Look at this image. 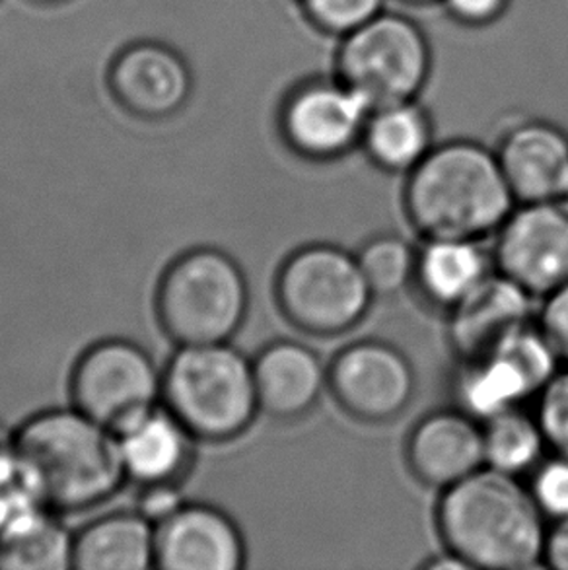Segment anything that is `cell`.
<instances>
[{
	"label": "cell",
	"instance_id": "22",
	"mask_svg": "<svg viewBox=\"0 0 568 570\" xmlns=\"http://www.w3.org/2000/svg\"><path fill=\"white\" fill-rule=\"evenodd\" d=\"M156 567V525L140 512H114L75 535V570H148Z\"/></svg>",
	"mask_w": 568,
	"mask_h": 570
},
{
	"label": "cell",
	"instance_id": "30",
	"mask_svg": "<svg viewBox=\"0 0 568 570\" xmlns=\"http://www.w3.org/2000/svg\"><path fill=\"white\" fill-rule=\"evenodd\" d=\"M512 0H440L445 16L469 30H483L507 16Z\"/></svg>",
	"mask_w": 568,
	"mask_h": 570
},
{
	"label": "cell",
	"instance_id": "1",
	"mask_svg": "<svg viewBox=\"0 0 568 570\" xmlns=\"http://www.w3.org/2000/svg\"><path fill=\"white\" fill-rule=\"evenodd\" d=\"M546 520L530 485L487 465L440 491L434 512L445 551L476 570L541 567Z\"/></svg>",
	"mask_w": 568,
	"mask_h": 570
},
{
	"label": "cell",
	"instance_id": "16",
	"mask_svg": "<svg viewBox=\"0 0 568 570\" xmlns=\"http://www.w3.org/2000/svg\"><path fill=\"white\" fill-rule=\"evenodd\" d=\"M246 557L238 524L216 507L185 502L156 525V569L238 570Z\"/></svg>",
	"mask_w": 568,
	"mask_h": 570
},
{
	"label": "cell",
	"instance_id": "18",
	"mask_svg": "<svg viewBox=\"0 0 568 570\" xmlns=\"http://www.w3.org/2000/svg\"><path fill=\"white\" fill-rule=\"evenodd\" d=\"M252 363L259 409L271 419L306 416L327 390V366L300 341H273Z\"/></svg>",
	"mask_w": 568,
	"mask_h": 570
},
{
	"label": "cell",
	"instance_id": "24",
	"mask_svg": "<svg viewBox=\"0 0 568 570\" xmlns=\"http://www.w3.org/2000/svg\"><path fill=\"white\" fill-rule=\"evenodd\" d=\"M484 465L522 478L543 462L547 440L538 415L523 407L508 409L483 423Z\"/></svg>",
	"mask_w": 568,
	"mask_h": 570
},
{
	"label": "cell",
	"instance_id": "10",
	"mask_svg": "<svg viewBox=\"0 0 568 570\" xmlns=\"http://www.w3.org/2000/svg\"><path fill=\"white\" fill-rule=\"evenodd\" d=\"M70 395L75 407L119 434L160 405L161 372L137 343L100 341L75 364Z\"/></svg>",
	"mask_w": 568,
	"mask_h": 570
},
{
	"label": "cell",
	"instance_id": "20",
	"mask_svg": "<svg viewBox=\"0 0 568 570\" xmlns=\"http://www.w3.org/2000/svg\"><path fill=\"white\" fill-rule=\"evenodd\" d=\"M434 117L421 98L393 101L372 109L361 148L378 170L405 174L437 147Z\"/></svg>",
	"mask_w": 568,
	"mask_h": 570
},
{
	"label": "cell",
	"instance_id": "17",
	"mask_svg": "<svg viewBox=\"0 0 568 570\" xmlns=\"http://www.w3.org/2000/svg\"><path fill=\"white\" fill-rule=\"evenodd\" d=\"M533 296L494 269L448 312V343L458 361L489 353L533 320Z\"/></svg>",
	"mask_w": 568,
	"mask_h": 570
},
{
	"label": "cell",
	"instance_id": "7",
	"mask_svg": "<svg viewBox=\"0 0 568 570\" xmlns=\"http://www.w3.org/2000/svg\"><path fill=\"white\" fill-rule=\"evenodd\" d=\"M434 49L429 33L405 12L382 10L337 39L333 70L372 104L417 100L429 86Z\"/></svg>",
	"mask_w": 568,
	"mask_h": 570
},
{
	"label": "cell",
	"instance_id": "19",
	"mask_svg": "<svg viewBox=\"0 0 568 570\" xmlns=\"http://www.w3.org/2000/svg\"><path fill=\"white\" fill-rule=\"evenodd\" d=\"M195 436L164 405L117 434L127 479L140 487L177 483L189 470Z\"/></svg>",
	"mask_w": 568,
	"mask_h": 570
},
{
	"label": "cell",
	"instance_id": "6",
	"mask_svg": "<svg viewBox=\"0 0 568 570\" xmlns=\"http://www.w3.org/2000/svg\"><path fill=\"white\" fill-rule=\"evenodd\" d=\"M275 298L284 320L312 337L331 340L353 332L376 298L356 254L335 244H307L278 267Z\"/></svg>",
	"mask_w": 568,
	"mask_h": 570
},
{
	"label": "cell",
	"instance_id": "27",
	"mask_svg": "<svg viewBox=\"0 0 568 570\" xmlns=\"http://www.w3.org/2000/svg\"><path fill=\"white\" fill-rule=\"evenodd\" d=\"M300 14L315 31L333 39L361 28L385 10L388 0H294Z\"/></svg>",
	"mask_w": 568,
	"mask_h": 570
},
{
	"label": "cell",
	"instance_id": "36",
	"mask_svg": "<svg viewBox=\"0 0 568 570\" xmlns=\"http://www.w3.org/2000/svg\"><path fill=\"white\" fill-rule=\"evenodd\" d=\"M565 199L568 200V184H567V191H565Z\"/></svg>",
	"mask_w": 568,
	"mask_h": 570
},
{
	"label": "cell",
	"instance_id": "2",
	"mask_svg": "<svg viewBox=\"0 0 568 570\" xmlns=\"http://www.w3.org/2000/svg\"><path fill=\"white\" fill-rule=\"evenodd\" d=\"M516 205L494 148L473 139L437 142L403 187L405 215L424 239L483 242Z\"/></svg>",
	"mask_w": 568,
	"mask_h": 570
},
{
	"label": "cell",
	"instance_id": "13",
	"mask_svg": "<svg viewBox=\"0 0 568 570\" xmlns=\"http://www.w3.org/2000/svg\"><path fill=\"white\" fill-rule=\"evenodd\" d=\"M108 86L127 114L161 121L187 106L193 77L176 49L158 41H137L121 49L109 65Z\"/></svg>",
	"mask_w": 568,
	"mask_h": 570
},
{
	"label": "cell",
	"instance_id": "5",
	"mask_svg": "<svg viewBox=\"0 0 568 570\" xmlns=\"http://www.w3.org/2000/svg\"><path fill=\"white\" fill-rule=\"evenodd\" d=\"M249 312L246 273L234 257L197 247L164 271L156 314L164 333L179 347L228 343Z\"/></svg>",
	"mask_w": 568,
	"mask_h": 570
},
{
	"label": "cell",
	"instance_id": "28",
	"mask_svg": "<svg viewBox=\"0 0 568 570\" xmlns=\"http://www.w3.org/2000/svg\"><path fill=\"white\" fill-rule=\"evenodd\" d=\"M536 415L546 434L547 446L555 454L568 458V366L557 372L539 393Z\"/></svg>",
	"mask_w": 568,
	"mask_h": 570
},
{
	"label": "cell",
	"instance_id": "31",
	"mask_svg": "<svg viewBox=\"0 0 568 570\" xmlns=\"http://www.w3.org/2000/svg\"><path fill=\"white\" fill-rule=\"evenodd\" d=\"M538 322L561 356V363L568 366V285L543 298Z\"/></svg>",
	"mask_w": 568,
	"mask_h": 570
},
{
	"label": "cell",
	"instance_id": "8",
	"mask_svg": "<svg viewBox=\"0 0 568 570\" xmlns=\"http://www.w3.org/2000/svg\"><path fill=\"white\" fill-rule=\"evenodd\" d=\"M561 364L543 327L531 320L489 353L460 361L453 380L456 407L481 423L508 409L523 407L561 371Z\"/></svg>",
	"mask_w": 568,
	"mask_h": 570
},
{
	"label": "cell",
	"instance_id": "9",
	"mask_svg": "<svg viewBox=\"0 0 568 570\" xmlns=\"http://www.w3.org/2000/svg\"><path fill=\"white\" fill-rule=\"evenodd\" d=\"M372 109L335 70L300 78L278 104V135L292 155L310 163H333L361 147Z\"/></svg>",
	"mask_w": 568,
	"mask_h": 570
},
{
	"label": "cell",
	"instance_id": "15",
	"mask_svg": "<svg viewBox=\"0 0 568 570\" xmlns=\"http://www.w3.org/2000/svg\"><path fill=\"white\" fill-rule=\"evenodd\" d=\"M516 203L565 199L568 184V132L543 117L508 125L494 148Z\"/></svg>",
	"mask_w": 568,
	"mask_h": 570
},
{
	"label": "cell",
	"instance_id": "23",
	"mask_svg": "<svg viewBox=\"0 0 568 570\" xmlns=\"http://www.w3.org/2000/svg\"><path fill=\"white\" fill-rule=\"evenodd\" d=\"M75 535L47 507L26 512L0 532V570L72 569Z\"/></svg>",
	"mask_w": 568,
	"mask_h": 570
},
{
	"label": "cell",
	"instance_id": "11",
	"mask_svg": "<svg viewBox=\"0 0 568 570\" xmlns=\"http://www.w3.org/2000/svg\"><path fill=\"white\" fill-rule=\"evenodd\" d=\"M494 269L533 298L568 285V200L520 203L494 234Z\"/></svg>",
	"mask_w": 568,
	"mask_h": 570
},
{
	"label": "cell",
	"instance_id": "12",
	"mask_svg": "<svg viewBox=\"0 0 568 570\" xmlns=\"http://www.w3.org/2000/svg\"><path fill=\"white\" fill-rule=\"evenodd\" d=\"M327 390L356 421L390 423L415 400V368L400 348L385 341H354L327 366Z\"/></svg>",
	"mask_w": 568,
	"mask_h": 570
},
{
	"label": "cell",
	"instance_id": "29",
	"mask_svg": "<svg viewBox=\"0 0 568 570\" xmlns=\"http://www.w3.org/2000/svg\"><path fill=\"white\" fill-rule=\"evenodd\" d=\"M530 491L547 520L568 518V458L555 454L531 471Z\"/></svg>",
	"mask_w": 568,
	"mask_h": 570
},
{
	"label": "cell",
	"instance_id": "25",
	"mask_svg": "<svg viewBox=\"0 0 568 570\" xmlns=\"http://www.w3.org/2000/svg\"><path fill=\"white\" fill-rule=\"evenodd\" d=\"M356 259L374 296H398L415 283L417 249L395 234H378L364 242Z\"/></svg>",
	"mask_w": 568,
	"mask_h": 570
},
{
	"label": "cell",
	"instance_id": "21",
	"mask_svg": "<svg viewBox=\"0 0 568 570\" xmlns=\"http://www.w3.org/2000/svg\"><path fill=\"white\" fill-rule=\"evenodd\" d=\"M494 271L481 239H424L417 249L415 286L430 306L450 312Z\"/></svg>",
	"mask_w": 568,
	"mask_h": 570
},
{
	"label": "cell",
	"instance_id": "4",
	"mask_svg": "<svg viewBox=\"0 0 568 570\" xmlns=\"http://www.w3.org/2000/svg\"><path fill=\"white\" fill-rule=\"evenodd\" d=\"M161 405L197 440L238 439L262 413L254 363L231 341L179 347L161 371Z\"/></svg>",
	"mask_w": 568,
	"mask_h": 570
},
{
	"label": "cell",
	"instance_id": "35",
	"mask_svg": "<svg viewBox=\"0 0 568 570\" xmlns=\"http://www.w3.org/2000/svg\"><path fill=\"white\" fill-rule=\"evenodd\" d=\"M41 2H61V0H41Z\"/></svg>",
	"mask_w": 568,
	"mask_h": 570
},
{
	"label": "cell",
	"instance_id": "34",
	"mask_svg": "<svg viewBox=\"0 0 568 570\" xmlns=\"http://www.w3.org/2000/svg\"><path fill=\"white\" fill-rule=\"evenodd\" d=\"M398 2H401V4H405V7L411 8H423L432 7V4H440V0H398Z\"/></svg>",
	"mask_w": 568,
	"mask_h": 570
},
{
	"label": "cell",
	"instance_id": "3",
	"mask_svg": "<svg viewBox=\"0 0 568 570\" xmlns=\"http://www.w3.org/2000/svg\"><path fill=\"white\" fill-rule=\"evenodd\" d=\"M16 448L39 501L55 512L94 509L127 481L116 432L77 407L30 416Z\"/></svg>",
	"mask_w": 568,
	"mask_h": 570
},
{
	"label": "cell",
	"instance_id": "32",
	"mask_svg": "<svg viewBox=\"0 0 568 570\" xmlns=\"http://www.w3.org/2000/svg\"><path fill=\"white\" fill-rule=\"evenodd\" d=\"M185 501L179 494L177 483H160V485H145L143 493L137 501V512L153 522L154 525L161 524L168 520Z\"/></svg>",
	"mask_w": 568,
	"mask_h": 570
},
{
	"label": "cell",
	"instance_id": "33",
	"mask_svg": "<svg viewBox=\"0 0 568 570\" xmlns=\"http://www.w3.org/2000/svg\"><path fill=\"white\" fill-rule=\"evenodd\" d=\"M543 564L549 569L568 570V518L547 525Z\"/></svg>",
	"mask_w": 568,
	"mask_h": 570
},
{
	"label": "cell",
	"instance_id": "26",
	"mask_svg": "<svg viewBox=\"0 0 568 570\" xmlns=\"http://www.w3.org/2000/svg\"><path fill=\"white\" fill-rule=\"evenodd\" d=\"M36 507H46L28 481L23 471L16 432L0 424V532Z\"/></svg>",
	"mask_w": 568,
	"mask_h": 570
},
{
	"label": "cell",
	"instance_id": "14",
	"mask_svg": "<svg viewBox=\"0 0 568 570\" xmlns=\"http://www.w3.org/2000/svg\"><path fill=\"white\" fill-rule=\"evenodd\" d=\"M405 462L419 483L444 491L483 470V423L460 407L427 413L409 431Z\"/></svg>",
	"mask_w": 568,
	"mask_h": 570
}]
</instances>
